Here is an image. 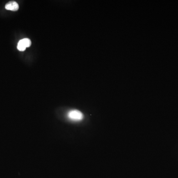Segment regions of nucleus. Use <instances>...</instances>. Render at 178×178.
Listing matches in <instances>:
<instances>
[{
    "mask_svg": "<svg viewBox=\"0 0 178 178\" xmlns=\"http://www.w3.org/2000/svg\"><path fill=\"white\" fill-rule=\"evenodd\" d=\"M68 117L73 121H80L83 118V114L78 110H72L68 112Z\"/></svg>",
    "mask_w": 178,
    "mask_h": 178,
    "instance_id": "obj_1",
    "label": "nucleus"
},
{
    "mask_svg": "<svg viewBox=\"0 0 178 178\" xmlns=\"http://www.w3.org/2000/svg\"><path fill=\"white\" fill-rule=\"evenodd\" d=\"M5 8L6 10H9V11H17L19 9V6L16 2H9L5 6Z\"/></svg>",
    "mask_w": 178,
    "mask_h": 178,
    "instance_id": "obj_2",
    "label": "nucleus"
},
{
    "mask_svg": "<svg viewBox=\"0 0 178 178\" xmlns=\"http://www.w3.org/2000/svg\"><path fill=\"white\" fill-rule=\"evenodd\" d=\"M20 42H21L23 44V46L26 48L29 47L31 45V41L30 39H28V38H24V39L20 40Z\"/></svg>",
    "mask_w": 178,
    "mask_h": 178,
    "instance_id": "obj_3",
    "label": "nucleus"
},
{
    "mask_svg": "<svg viewBox=\"0 0 178 178\" xmlns=\"http://www.w3.org/2000/svg\"><path fill=\"white\" fill-rule=\"evenodd\" d=\"M17 49L20 51L21 52H23V51H25L26 49V48L23 46V44L21 43L19 41L18 42V45H17Z\"/></svg>",
    "mask_w": 178,
    "mask_h": 178,
    "instance_id": "obj_4",
    "label": "nucleus"
}]
</instances>
